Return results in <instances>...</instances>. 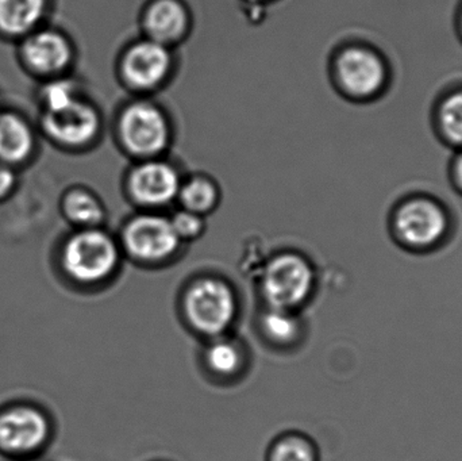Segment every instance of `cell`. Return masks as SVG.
Masks as SVG:
<instances>
[{
    "mask_svg": "<svg viewBox=\"0 0 462 461\" xmlns=\"http://www.w3.org/2000/svg\"><path fill=\"white\" fill-rule=\"evenodd\" d=\"M441 124L447 137L462 145V92L450 97L442 106Z\"/></svg>",
    "mask_w": 462,
    "mask_h": 461,
    "instance_id": "22",
    "label": "cell"
},
{
    "mask_svg": "<svg viewBox=\"0 0 462 461\" xmlns=\"http://www.w3.org/2000/svg\"><path fill=\"white\" fill-rule=\"evenodd\" d=\"M116 130L122 146L141 161L157 159L170 145L167 116L153 103L141 100L126 106L119 115Z\"/></svg>",
    "mask_w": 462,
    "mask_h": 461,
    "instance_id": "6",
    "label": "cell"
},
{
    "mask_svg": "<svg viewBox=\"0 0 462 461\" xmlns=\"http://www.w3.org/2000/svg\"><path fill=\"white\" fill-rule=\"evenodd\" d=\"M455 180L457 184L458 189L462 192V156L456 164Z\"/></svg>",
    "mask_w": 462,
    "mask_h": 461,
    "instance_id": "24",
    "label": "cell"
},
{
    "mask_svg": "<svg viewBox=\"0 0 462 461\" xmlns=\"http://www.w3.org/2000/svg\"><path fill=\"white\" fill-rule=\"evenodd\" d=\"M219 198L221 192L218 184L213 179L202 175L192 176L189 180L181 181L178 195L181 208L202 217L216 210Z\"/></svg>",
    "mask_w": 462,
    "mask_h": 461,
    "instance_id": "19",
    "label": "cell"
},
{
    "mask_svg": "<svg viewBox=\"0 0 462 461\" xmlns=\"http://www.w3.org/2000/svg\"><path fill=\"white\" fill-rule=\"evenodd\" d=\"M62 217L78 229L102 227L106 208L95 192L84 187H72L62 195L60 202Z\"/></svg>",
    "mask_w": 462,
    "mask_h": 461,
    "instance_id": "16",
    "label": "cell"
},
{
    "mask_svg": "<svg viewBox=\"0 0 462 461\" xmlns=\"http://www.w3.org/2000/svg\"><path fill=\"white\" fill-rule=\"evenodd\" d=\"M51 421L41 409L14 405L0 411V449L11 455L38 451L51 438Z\"/></svg>",
    "mask_w": 462,
    "mask_h": 461,
    "instance_id": "10",
    "label": "cell"
},
{
    "mask_svg": "<svg viewBox=\"0 0 462 461\" xmlns=\"http://www.w3.org/2000/svg\"><path fill=\"white\" fill-rule=\"evenodd\" d=\"M236 297L230 284L218 278L192 281L183 297L187 324L206 337H221L236 317Z\"/></svg>",
    "mask_w": 462,
    "mask_h": 461,
    "instance_id": "3",
    "label": "cell"
},
{
    "mask_svg": "<svg viewBox=\"0 0 462 461\" xmlns=\"http://www.w3.org/2000/svg\"><path fill=\"white\" fill-rule=\"evenodd\" d=\"M261 336L274 346H291L300 340L303 324L296 311L266 308L260 316Z\"/></svg>",
    "mask_w": 462,
    "mask_h": 461,
    "instance_id": "17",
    "label": "cell"
},
{
    "mask_svg": "<svg viewBox=\"0 0 462 461\" xmlns=\"http://www.w3.org/2000/svg\"><path fill=\"white\" fill-rule=\"evenodd\" d=\"M18 57L30 75L46 81L67 76L75 51L65 32L43 24L18 41Z\"/></svg>",
    "mask_w": 462,
    "mask_h": 461,
    "instance_id": "8",
    "label": "cell"
},
{
    "mask_svg": "<svg viewBox=\"0 0 462 461\" xmlns=\"http://www.w3.org/2000/svg\"><path fill=\"white\" fill-rule=\"evenodd\" d=\"M143 29L146 38L171 48L189 32V11L179 0H153L143 13Z\"/></svg>",
    "mask_w": 462,
    "mask_h": 461,
    "instance_id": "14",
    "label": "cell"
},
{
    "mask_svg": "<svg viewBox=\"0 0 462 461\" xmlns=\"http://www.w3.org/2000/svg\"><path fill=\"white\" fill-rule=\"evenodd\" d=\"M181 241L170 218L160 214H140L125 225L121 246L127 256L143 264H162L178 254Z\"/></svg>",
    "mask_w": 462,
    "mask_h": 461,
    "instance_id": "7",
    "label": "cell"
},
{
    "mask_svg": "<svg viewBox=\"0 0 462 461\" xmlns=\"http://www.w3.org/2000/svg\"><path fill=\"white\" fill-rule=\"evenodd\" d=\"M170 219L181 244L198 240L205 235V217L199 216V214L181 208Z\"/></svg>",
    "mask_w": 462,
    "mask_h": 461,
    "instance_id": "21",
    "label": "cell"
},
{
    "mask_svg": "<svg viewBox=\"0 0 462 461\" xmlns=\"http://www.w3.org/2000/svg\"><path fill=\"white\" fill-rule=\"evenodd\" d=\"M314 441L299 433L280 436L266 452L265 461H319Z\"/></svg>",
    "mask_w": 462,
    "mask_h": 461,
    "instance_id": "20",
    "label": "cell"
},
{
    "mask_svg": "<svg viewBox=\"0 0 462 461\" xmlns=\"http://www.w3.org/2000/svg\"><path fill=\"white\" fill-rule=\"evenodd\" d=\"M314 287V270L300 254H277L261 271L260 291L266 308L296 311L311 297Z\"/></svg>",
    "mask_w": 462,
    "mask_h": 461,
    "instance_id": "4",
    "label": "cell"
},
{
    "mask_svg": "<svg viewBox=\"0 0 462 461\" xmlns=\"http://www.w3.org/2000/svg\"><path fill=\"white\" fill-rule=\"evenodd\" d=\"M121 248L102 227L78 229L68 235L60 251V265L68 279L81 286L108 281L119 264Z\"/></svg>",
    "mask_w": 462,
    "mask_h": 461,
    "instance_id": "2",
    "label": "cell"
},
{
    "mask_svg": "<svg viewBox=\"0 0 462 461\" xmlns=\"http://www.w3.org/2000/svg\"><path fill=\"white\" fill-rule=\"evenodd\" d=\"M51 0H0V35L21 41L45 23Z\"/></svg>",
    "mask_w": 462,
    "mask_h": 461,
    "instance_id": "15",
    "label": "cell"
},
{
    "mask_svg": "<svg viewBox=\"0 0 462 461\" xmlns=\"http://www.w3.org/2000/svg\"><path fill=\"white\" fill-rule=\"evenodd\" d=\"M37 151V134L22 114L0 108V162L13 168L26 164Z\"/></svg>",
    "mask_w": 462,
    "mask_h": 461,
    "instance_id": "13",
    "label": "cell"
},
{
    "mask_svg": "<svg viewBox=\"0 0 462 461\" xmlns=\"http://www.w3.org/2000/svg\"><path fill=\"white\" fill-rule=\"evenodd\" d=\"M18 186V173L15 168L0 162V202L10 198Z\"/></svg>",
    "mask_w": 462,
    "mask_h": 461,
    "instance_id": "23",
    "label": "cell"
},
{
    "mask_svg": "<svg viewBox=\"0 0 462 461\" xmlns=\"http://www.w3.org/2000/svg\"><path fill=\"white\" fill-rule=\"evenodd\" d=\"M393 243L412 254H429L445 248L455 235V221L439 200L414 197L393 208L388 222Z\"/></svg>",
    "mask_w": 462,
    "mask_h": 461,
    "instance_id": "1",
    "label": "cell"
},
{
    "mask_svg": "<svg viewBox=\"0 0 462 461\" xmlns=\"http://www.w3.org/2000/svg\"><path fill=\"white\" fill-rule=\"evenodd\" d=\"M41 133L59 148L75 151L97 140L102 127L99 111L83 95L54 107L40 110Z\"/></svg>",
    "mask_w": 462,
    "mask_h": 461,
    "instance_id": "5",
    "label": "cell"
},
{
    "mask_svg": "<svg viewBox=\"0 0 462 461\" xmlns=\"http://www.w3.org/2000/svg\"><path fill=\"white\" fill-rule=\"evenodd\" d=\"M337 78L352 97H368L376 94L385 80V68L374 51L350 48L337 59Z\"/></svg>",
    "mask_w": 462,
    "mask_h": 461,
    "instance_id": "12",
    "label": "cell"
},
{
    "mask_svg": "<svg viewBox=\"0 0 462 461\" xmlns=\"http://www.w3.org/2000/svg\"><path fill=\"white\" fill-rule=\"evenodd\" d=\"M172 68L171 48L145 38L129 46L121 60L125 83L138 91H152L164 83Z\"/></svg>",
    "mask_w": 462,
    "mask_h": 461,
    "instance_id": "11",
    "label": "cell"
},
{
    "mask_svg": "<svg viewBox=\"0 0 462 461\" xmlns=\"http://www.w3.org/2000/svg\"><path fill=\"white\" fill-rule=\"evenodd\" d=\"M181 179L170 162L143 160L129 172L127 192L135 205L145 208L167 207L178 199Z\"/></svg>",
    "mask_w": 462,
    "mask_h": 461,
    "instance_id": "9",
    "label": "cell"
},
{
    "mask_svg": "<svg viewBox=\"0 0 462 461\" xmlns=\"http://www.w3.org/2000/svg\"><path fill=\"white\" fill-rule=\"evenodd\" d=\"M245 362L246 359L241 344L225 336L211 338L205 351L206 367L213 375L221 379H231L238 375Z\"/></svg>",
    "mask_w": 462,
    "mask_h": 461,
    "instance_id": "18",
    "label": "cell"
}]
</instances>
